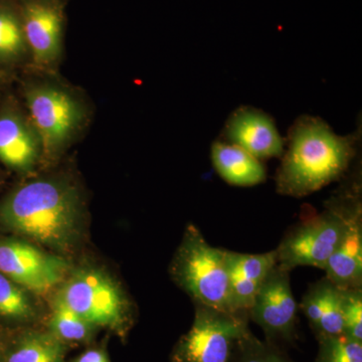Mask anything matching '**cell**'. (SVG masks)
<instances>
[{
  "label": "cell",
  "instance_id": "1",
  "mask_svg": "<svg viewBox=\"0 0 362 362\" xmlns=\"http://www.w3.org/2000/svg\"><path fill=\"white\" fill-rule=\"evenodd\" d=\"M82 202L73 185L59 180L30 181L0 202V225L57 252L75 246Z\"/></svg>",
  "mask_w": 362,
  "mask_h": 362
},
{
  "label": "cell",
  "instance_id": "2",
  "mask_svg": "<svg viewBox=\"0 0 362 362\" xmlns=\"http://www.w3.org/2000/svg\"><path fill=\"white\" fill-rule=\"evenodd\" d=\"M356 136L337 134L318 117H299L276 175L277 192L304 197L339 180L356 157Z\"/></svg>",
  "mask_w": 362,
  "mask_h": 362
},
{
  "label": "cell",
  "instance_id": "3",
  "mask_svg": "<svg viewBox=\"0 0 362 362\" xmlns=\"http://www.w3.org/2000/svg\"><path fill=\"white\" fill-rule=\"evenodd\" d=\"M226 252L211 246L199 228L189 223L171 262L170 275L194 304L237 315L230 303Z\"/></svg>",
  "mask_w": 362,
  "mask_h": 362
},
{
  "label": "cell",
  "instance_id": "4",
  "mask_svg": "<svg viewBox=\"0 0 362 362\" xmlns=\"http://www.w3.org/2000/svg\"><path fill=\"white\" fill-rule=\"evenodd\" d=\"M56 297L94 326L122 330L130 320L125 293L104 271L81 267L63 281Z\"/></svg>",
  "mask_w": 362,
  "mask_h": 362
},
{
  "label": "cell",
  "instance_id": "5",
  "mask_svg": "<svg viewBox=\"0 0 362 362\" xmlns=\"http://www.w3.org/2000/svg\"><path fill=\"white\" fill-rule=\"evenodd\" d=\"M344 226V195L334 197L327 209L285 235L279 245L277 265L291 272L297 267L325 269L337 249Z\"/></svg>",
  "mask_w": 362,
  "mask_h": 362
},
{
  "label": "cell",
  "instance_id": "6",
  "mask_svg": "<svg viewBox=\"0 0 362 362\" xmlns=\"http://www.w3.org/2000/svg\"><path fill=\"white\" fill-rule=\"evenodd\" d=\"M194 305V323L176 345L173 362H230L238 341L250 330V319Z\"/></svg>",
  "mask_w": 362,
  "mask_h": 362
},
{
  "label": "cell",
  "instance_id": "7",
  "mask_svg": "<svg viewBox=\"0 0 362 362\" xmlns=\"http://www.w3.org/2000/svg\"><path fill=\"white\" fill-rule=\"evenodd\" d=\"M25 98L42 152L54 153L63 148L82 123L81 104L66 90L51 85L35 86Z\"/></svg>",
  "mask_w": 362,
  "mask_h": 362
},
{
  "label": "cell",
  "instance_id": "8",
  "mask_svg": "<svg viewBox=\"0 0 362 362\" xmlns=\"http://www.w3.org/2000/svg\"><path fill=\"white\" fill-rule=\"evenodd\" d=\"M289 274L278 265L274 267L259 285L249 311L250 320L263 329L265 341L282 349L294 344L297 338L298 305Z\"/></svg>",
  "mask_w": 362,
  "mask_h": 362
},
{
  "label": "cell",
  "instance_id": "9",
  "mask_svg": "<svg viewBox=\"0 0 362 362\" xmlns=\"http://www.w3.org/2000/svg\"><path fill=\"white\" fill-rule=\"evenodd\" d=\"M65 259L26 240L0 238V272L28 291L44 293L65 280Z\"/></svg>",
  "mask_w": 362,
  "mask_h": 362
},
{
  "label": "cell",
  "instance_id": "10",
  "mask_svg": "<svg viewBox=\"0 0 362 362\" xmlns=\"http://www.w3.org/2000/svg\"><path fill=\"white\" fill-rule=\"evenodd\" d=\"M344 195V226L337 249L324 271L341 290L362 288V209L358 190Z\"/></svg>",
  "mask_w": 362,
  "mask_h": 362
},
{
  "label": "cell",
  "instance_id": "11",
  "mask_svg": "<svg viewBox=\"0 0 362 362\" xmlns=\"http://www.w3.org/2000/svg\"><path fill=\"white\" fill-rule=\"evenodd\" d=\"M20 9L28 51L35 63L51 65L58 59L63 45L61 8L51 0H26Z\"/></svg>",
  "mask_w": 362,
  "mask_h": 362
},
{
  "label": "cell",
  "instance_id": "12",
  "mask_svg": "<svg viewBox=\"0 0 362 362\" xmlns=\"http://www.w3.org/2000/svg\"><path fill=\"white\" fill-rule=\"evenodd\" d=\"M228 143L261 159L281 157L285 141L273 118L252 107H240L228 119L223 132Z\"/></svg>",
  "mask_w": 362,
  "mask_h": 362
},
{
  "label": "cell",
  "instance_id": "13",
  "mask_svg": "<svg viewBox=\"0 0 362 362\" xmlns=\"http://www.w3.org/2000/svg\"><path fill=\"white\" fill-rule=\"evenodd\" d=\"M42 146L32 123L13 109L0 113V161L7 168L28 173L39 159Z\"/></svg>",
  "mask_w": 362,
  "mask_h": 362
},
{
  "label": "cell",
  "instance_id": "14",
  "mask_svg": "<svg viewBox=\"0 0 362 362\" xmlns=\"http://www.w3.org/2000/svg\"><path fill=\"white\" fill-rule=\"evenodd\" d=\"M211 160L218 175L235 187H255L266 180L265 166L244 149L226 142H214Z\"/></svg>",
  "mask_w": 362,
  "mask_h": 362
},
{
  "label": "cell",
  "instance_id": "15",
  "mask_svg": "<svg viewBox=\"0 0 362 362\" xmlns=\"http://www.w3.org/2000/svg\"><path fill=\"white\" fill-rule=\"evenodd\" d=\"M61 340L52 334L32 333L25 335L13 345L6 362H63Z\"/></svg>",
  "mask_w": 362,
  "mask_h": 362
},
{
  "label": "cell",
  "instance_id": "16",
  "mask_svg": "<svg viewBox=\"0 0 362 362\" xmlns=\"http://www.w3.org/2000/svg\"><path fill=\"white\" fill-rule=\"evenodd\" d=\"M26 51L21 9L0 1V64L18 61Z\"/></svg>",
  "mask_w": 362,
  "mask_h": 362
},
{
  "label": "cell",
  "instance_id": "17",
  "mask_svg": "<svg viewBox=\"0 0 362 362\" xmlns=\"http://www.w3.org/2000/svg\"><path fill=\"white\" fill-rule=\"evenodd\" d=\"M35 315L37 304L33 292L0 272V319L23 322Z\"/></svg>",
  "mask_w": 362,
  "mask_h": 362
},
{
  "label": "cell",
  "instance_id": "18",
  "mask_svg": "<svg viewBox=\"0 0 362 362\" xmlns=\"http://www.w3.org/2000/svg\"><path fill=\"white\" fill-rule=\"evenodd\" d=\"M49 326L54 337L66 341H83L89 337L95 327L58 297L52 305Z\"/></svg>",
  "mask_w": 362,
  "mask_h": 362
},
{
  "label": "cell",
  "instance_id": "19",
  "mask_svg": "<svg viewBox=\"0 0 362 362\" xmlns=\"http://www.w3.org/2000/svg\"><path fill=\"white\" fill-rule=\"evenodd\" d=\"M314 334L316 339L343 335L341 289L332 284L327 278H325L322 313Z\"/></svg>",
  "mask_w": 362,
  "mask_h": 362
},
{
  "label": "cell",
  "instance_id": "20",
  "mask_svg": "<svg viewBox=\"0 0 362 362\" xmlns=\"http://www.w3.org/2000/svg\"><path fill=\"white\" fill-rule=\"evenodd\" d=\"M230 362H294L285 354V350L279 349L267 341H262L247 331L233 349Z\"/></svg>",
  "mask_w": 362,
  "mask_h": 362
},
{
  "label": "cell",
  "instance_id": "21",
  "mask_svg": "<svg viewBox=\"0 0 362 362\" xmlns=\"http://www.w3.org/2000/svg\"><path fill=\"white\" fill-rule=\"evenodd\" d=\"M226 266L239 272L255 282L262 283L270 273L272 269L277 265V252L274 251L265 254H240V252H226Z\"/></svg>",
  "mask_w": 362,
  "mask_h": 362
},
{
  "label": "cell",
  "instance_id": "22",
  "mask_svg": "<svg viewBox=\"0 0 362 362\" xmlns=\"http://www.w3.org/2000/svg\"><path fill=\"white\" fill-rule=\"evenodd\" d=\"M318 352L313 362H362V343L345 337L319 338Z\"/></svg>",
  "mask_w": 362,
  "mask_h": 362
},
{
  "label": "cell",
  "instance_id": "23",
  "mask_svg": "<svg viewBox=\"0 0 362 362\" xmlns=\"http://www.w3.org/2000/svg\"><path fill=\"white\" fill-rule=\"evenodd\" d=\"M343 335L362 343V288L341 290Z\"/></svg>",
  "mask_w": 362,
  "mask_h": 362
},
{
  "label": "cell",
  "instance_id": "24",
  "mask_svg": "<svg viewBox=\"0 0 362 362\" xmlns=\"http://www.w3.org/2000/svg\"><path fill=\"white\" fill-rule=\"evenodd\" d=\"M76 362H109V361L100 350H89L78 357Z\"/></svg>",
  "mask_w": 362,
  "mask_h": 362
}]
</instances>
